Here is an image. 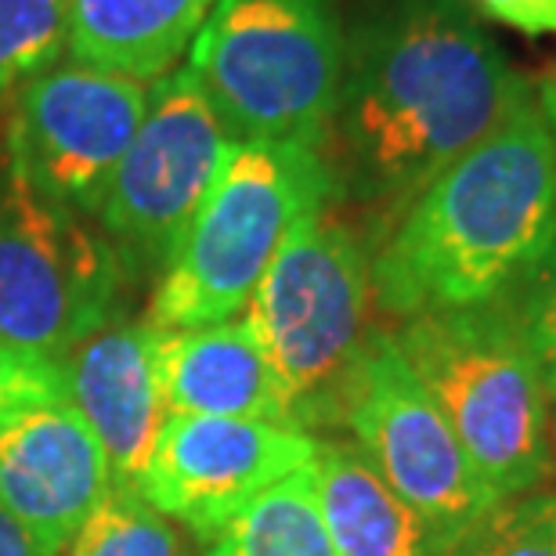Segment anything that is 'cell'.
Returning <instances> with one entry per match:
<instances>
[{
	"label": "cell",
	"instance_id": "obj_1",
	"mask_svg": "<svg viewBox=\"0 0 556 556\" xmlns=\"http://www.w3.org/2000/svg\"><path fill=\"white\" fill-rule=\"evenodd\" d=\"M531 94L466 0H365L326 141L337 188L405 210Z\"/></svg>",
	"mask_w": 556,
	"mask_h": 556
},
{
	"label": "cell",
	"instance_id": "obj_2",
	"mask_svg": "<svg viewBox=\"0 0 556 556\" xmlns=\"http://www.w3.org/2000/svg\"><path fill=\"white\" fill-rule=\"evenodd\" d=\"M556 239V141L525 98L397 214L372 264L387 315L463 311L509 293Z\"/></svg>",
	"mask_w": 556,
	"mask_h": 556
},
{
	"label": "cell",
	"instance_id": "obj_3",
	"mask_svg": "<svg viewBox=\"0 0 556 556\" xmlns=\"http://www.w3.org/2000/svg\"><path fill=\"white\" fill-rule=\"evenodd\" d=\"M394 343L495 498L546 481L553 397L506 293L477 307L405 318Z\"/></svg>",
	"mask_w": 556,
	"mask_h": 556
},
{
	"label": "cell",
	"instance_id": "obj_4",
	"mask_svg": "<svg viewBox=\"0 0 556 556\" xmlns=\"http://www.w3.org/2000/svg\"><path fill=\"white\" fill-rule=\"evenodd\" d=\"M337 195V174L321 149L236 141L217 185L160 271L144 321L174 332L242 315L289 231Z\"/></svg>",
	"mask_w": 556,
	"mask_h": 556
},
{
	"label": "cell",
	"instance_id": "obj_5",
	"mask_svg": "<svg viewBox=\"0 0 556 556\" xmlns=\"http://www.w3.org/2000/svg\"><path fill=\"white\" fill-rule=\"evenodd\" d=\"M343 37V0H217L188 70L236 141H300L326 152Z\"/></svg>",
	"mask_w": 556,
	"mask_h": 556
},
{
	"label": "cell",
	"instance_id": "obj_6",
	"mask_svg": "<svg viewBox=\"0 0 556 556\" xmlns=\"http://www.w3.org/2000/svg\"><path fill=\"white\" fill-rule=\"evenodd\" d=\"M372 264L351 225L315 210L289 231L247 304L300 430L343 422L351 380L372 340Z\"/></svg>",
	"mask_w": 556,
	"mask_h": 556
},
{
	"label": "cell",
	"instance_id": "obj_7",
	"mask_svg": "<svg viewBox=\"0 0 556 556\" xmlns=\"http://www.w3.org/2000/svg\"><path fill=\"white\" fill-rule=\"evenodd\" d=\"M119 278L102 231L33 188L0 141V340L65 362L113 315Z\"/></svg>",
	"mask_w": 556,
	"mask_h": 556
},
{
	"label": "cell",
	"instance_id": "obj_8",
	"mask_svg": "<svg viewBox=\"0 0 556 556\" xmlns=\"http://www.w3.org/2000/svg\"><path fill=\"white\" fill-rule=\"evenodd\" d=\"M231 149L236 135L188 65L152 84L149 113L94 210L124 271L166 268Z\"/></svg>",
	"mask_w": 556,
	"mask_h": 556
},
{
	"label": "cell",
	"instance_id": "obj_9",
	"mask_svg": "<svg viewBox=\"0 0 556 556\" xmlns=\"http://www.w3.org/2000/svg\"><path fill=\"white\" fill-rule=\"evenodd\" d=\"M343 427L354 433L372 470L433 528L444 549L495 503V492L477 473L448 419L408 369L394 332H372L351 380Z\"/></svg>",
	"mask_w": 556,
	"mask_h": 556
},
{
	"label": "cell",
	"instance_id": "obj_10",
	"mask_svg": "<svg viewBox=\"0 0 556 556\" xmlns=\"http://www.w3.org/2000/svg\"><path fill=\"white\" fill-rule=\"evenodd\" d=\"M152 84L54 62L18 87L4 138L18 170L54 203L94 217L109 177L149 113Z\"/></svg>",
	"mask_w": 556,
	"mask_h": 556
},
{
	"label": "cell",
	"instance_id": "obj_11",
	"mask_svg": "<svg viewBox=\"0 0 556 556\" xmlns=\"http://www.w3.org/2000/svg\"><path fill=\"white\" fill-rule=\"evenodd\" d=\"M318 441L300 427L225 416H166L138 495L163 517L214 542L261 492L300 466Z\"/></svg>",
	"mask_w": 556,
	"mask_h": 556
},
{
	"label": "cell",
	"instance_id": "obj_12",
	"mask_svg": "<svg viewBox=\"0 0 556 556\" xmlns=\"http://www.w3.org/2000/svg\"><path fill=\"white\" fill-rule=\"evenodd\" d=\"M113 492L109 455L73 402H43L0 419V506L62 556Z\"/></svg>",
	"mask_w": 556,
	"mask_h": 556
},
{
	"label": "cell",
	"instance_id": "obj_13",
	"mask_svg": "<svg viewBox=\"0 0 556 556\" xmlns=\"http://www.w3.org/2000/svg\"><path fill=\"white\" fill-rule=\"evenodd\" d=\"M163 329L149 321H105L70 358V402L91 422L113 470V488L138 492L163 430Z\"/></svg>",
	"mask_w": 556,
	"mask_h": 556
},
{
	"label": "cell",
	"instance_id": "obj_14",
	"mask_svg": "<svg viewBox=\"0 0 556 556\" xmlns=\"http://www.w3.org/2000/svg\"><path fill=\"white\" fill-rule=\"evenodd\" d=\"M160 380L166 416H225L296 427L286 387L247 315L203 329L163 332Z\"/></svg>",
	"mask_w": 556,
	"mask_h": 556
},
{
	"label": "cell",
	"instance_id": "obj_15",
	"mask_svg": "<svg viewBox=\"0 0 556 556\" xmlns=\"http://www.w3.org/2000/svg\"><path fill=\"white\" fill-rule=\"evenodd\" d=\"M217 0H73L70 59L155 84L192 51Z\"/></svg>",
	"mask_w": 556,
	"mask_h": 556
},
{
	"label": "cell",
	"instance_id": "obj_16",
	"mask_svg": "<svg viewBox=\"0 0 556 556\" xmlns=\"http://www.w3.org/2000/svg\"><path fill=\"white\" fill-rule=\"evenodd\" d=\"M318 506L340 556H448L444 542L369 459L348 444H318Z\"/></svg>",
	"mask_w": 556,
	"mask_h": 556
},
{
	"label": "cell",
	"instance_id": "obj_17",
	"mask_svg": "<svg viewBox=\"0 0 556 556\" xmlns=\"http://www.w3.org/2000/svg\"><path fill=\"white\" fill-rule=\"evenodd\" d=\"M206 556H340L318 506L315 463L253 498Z\"/></svg>",
	"mask_w": 556,
	"mask_h": 556
},
{
	"label": "cell",
	"instance_id": "obj_18",
	"mask_svg": "<svg viewBox=\"0 0 556 556\" xmlns=\"http://www.w3.org/2000/svg\"><path fill=\"white\" fill-rule=\"evenodd\" d=\"M73 0H0V98L70 51Z\"/></svg>",
	"mask_w": 556,
	"mask_h": 556
},
{
	"label": "cell",
	"instance_id": "obj_19",
	"mask_svg": "<svg viewBox=\"0 0 556 556\" xmlns=\"http://www.w3.org/2000/svg\"><path fill=\"white\" fill-rule=\"evenodd\" d=\"M448 556H556V484L495 498Z\"/></svg>",
	"mask_w": 556,
	"mask_h": 556
},
{
	"label": "cell",
	"instance_id": "obj_20",
	"mask_svg": "<svg viewBox=\"0 0 556 556\" xmlns=\"http://www.w3.org/2000/svg\"><path fill=\"white\" fill-rule=\"evenodd\" d=\"M174 528L138 492L113 488L62 556H177Z\"/></svg>",
	"mask_w": 556,
	"mask_h": 556
},
{
	"label": "cell",
	"instance_id": "obj_21",
	"mask_svg": "<svg viewBox=\"0 0 556 556\" xmlns=\"http://www.w3.org/2000/svg\"><path fill=\"white\" fill-rule=\"evenodd\" d=\"M506 296L539 362L542 383H546L549 397H556V239Z\"/></svg>",
	"mask_w": 556,
	"mask_h": 556
},
{
	"label": "cell",
	"instance_id": "obj_22",
	"mask_svg": "<svg viewBox=\"0 0 556 556\" xmlns=\"http://www.w3.org/2000/svg\"><path fill=\"white\" fill-rule=\"evenodd\" d=\"M43 402H70L65 362L40 358L0 340V419Z\"/></svg>",
	"mask_w": 556,
	"mask_h": 556
},
{
	"label": "cell",
	"instance_id": "obj_23",
	"mask_svg": "<svg viewBox=\"0 0 556 556\" xmlns=\"http://www.w3.org/2000/svg\"><path fill=\"white\" fill-rule=\"evenodd\" d=\"M470 4L488 18L531 33V37L556 33V0H470Z\"/></svg>",
	"mask_w": 556,
	"mask_h": 556
},
{
	"label": "cell",
	"instance_id": "obj_24",
	"mask_svg": "<svg viewBox=\"0 0 556 556\" xmlns=\"http://www.w3.org/2000/svg\"><path fill=\"white\" fill-rule=\"evenodd\" d=\"M0 556H48L4 506H0Z\"/></svg>",
	"mask_w": 556,
	"mask_h": 556
},
{
	"label": "cell",
	"instance_id": "obj_25",
	"mask_svg": "<svg viewBox=\"0 0 556 556\" xmlns=\"http://www.w3.org/2000/svg\"><path fill=\"white\" fill-rule=\"evenodd\" d=\"M535 98H539V109H542V116H546V124L553 130V141H556V80H542Z\"/></svg>",
	"mask_w": 556,
	"mask_h": 556
},
{
	"label": "cell",
	"instance_id": "obj_26",
	"mask_svg": "<svg viewBox=\"0 0 556 556\" xmlns=\"http://www.w3.org/2000/svg\"><path fill=\"white\" fill-rule=\"evenodd\" d=\"M553 402H556V397H553ZM549 438H553V477H556V408H553V413H549Z\"/></svg>",
	"mask_w": 556,
	"mask_h": 556
},
{
	"label": "cell",
	"instance_id": "obj_27",
	"mask_svg": "<svg viewBox=\"0 0 556 556\" xmlns=\"http://www.w3.org/2000/svg\"><path fill=\"white\" fill-rule=\"evenodd\" d=\"M553 484H556V477H553Z\"/></svg>",
	"mask_w": 556,
	"mask_h": 556
}]
</instances>
